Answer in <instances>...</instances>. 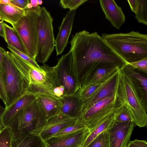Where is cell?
Returning <instances> with one entry per match:
<instances>
[{
	"label": "cell",
	"instance_id": "6da1fadb",
	"mask_svg": "<svg viewBox=\"0 0 147 147\" xmlns=\"http://www.w3.org/2000/svg\"><path fill=\"white\" fill-rule=\"evenodd\" d=\"M70 51L74 69L80 87L93 70L107 65L120 68L126 63L105 43L96 32L86 30L77 32L72 37Z\"/></svg>",
	"mask_w": 147,
	"mask_h": 147
},
{
	"label": "cell",
	"instance_id": "7a4b0ae2",
	"mask_svg": "<svg viewBox=\"0 0 147 147\" xmlns=\"http://www.w3.org/2000/svg\"><path fill=\"white\" fill-rule=\"evenodd\" d=\"M7 53L23 77L26 93L36 96L46 95L59 98L54 92L57 86L53 67L43 64L40 68H37L13 53L7 51Z\"/></svg>",
	"mask_w": 147,
	"mask_h": 147
},
{
	"label": "cell",
	"instance_id": "3957f363",
	"mask_svg": "<svg viewBox=\"0 0 147 147\" xmlns=\"http://www.w3.org/2000/svg\"><path fill=\"white\" fill-rule=\"evenodd\" d=\"M108 46L126 63L147 58V35L138 32L102 34Z\"/></svg>",
	"mask_w": 147,
	"mask_h": 147
},
{
	"label": "cell",
	"instance_id": "277c9868",
	"mask_svg": "<svg viewBox=\"0 0 147 147\" xmlns=\"http://www.w3.org/2000/svg\"><path fill=\"white\" fill-rule=\"evenodd\" d=\"M121 78L118 86L117 104L127 109L136 125L146 126L147 115L145 105L139 97L132 78L120 69Z\"/></svg>",
	"mask_w": 147,
	"mask_h": 147
},
{
	"label": "cell",
	"instance_id": "5b68a950",
	"mask_svg": "<svg viewBox=\"0 0 147 147\" xmlns=\"http://www.w3.org/2000/svg\"><path fill=\"white\" fill-rule=\"evenodd\" d=\"M53 19L50 13L41 7L37 18V45L36 61L43 64L48 61L55 47L53 25Z\"/></svg>",
	"mask_w": 147,
	"mask_h": 147
},
{
	"label": "cell",
	"instance_id": "8992f818",
	"mask_svg": "<svg viewBox=\"0 0 147 147\" xmlns=\"http://www.w3.org/2000/svg\"><path fill=\"white\" fill-rule=\"evenodd\" d=\"M3 57L1 73L6 95L5 108L26 93V87L21 72L8 55L7 51L0 47Z\"/></svg>",
	"mask_w": 147,
	"mask_h": 147
},
{
	"label": "cell",
	"instance_id": "52a82bcc",
	"mask_svg": "<svg viewBox=\"0 0 147 147\" xmlns=\"http://www.w3.org/2000/svg\"><path fill=\"white\" fill-rule=\"evenodd\" d=\"M117 92L113 96L82 108L78 118L92 132L104 120L121 108L122 106L117 104Z\"/></svg>",
	"mask_w": 147,
	"mask_h": 147
},
{
	"label": "cell",
	"instance_id": "ba28073f",
	"mask_svg": "<svg viewBox=\"0 0 147 147\" xmlns=\"http://www.w3.org/2000/svg\"><path fill=\"white\" fill-rule=\"evenodd\" d=\"M25 14L12 26L20 35L28 56L36 61L37 13L26 8Z\"/></svg>",
	"mask_w": 147,
	"mask_h": 147
},
{
	"label": "cell",
	"instance_id": "9c48e42d",
	"mask_svg": "<svg viewBox=\"0 0 147 147\" xmlns=\"http://www.w3.org/2000/svg\"><path fill=\"white\" fill-rule=\"evenodd\" d=\"M53 68L56 86L64 87L65 95L74 94L80 89L70 51L58 59Z\"/></svg>",
	"mask_w": 147,
	"mask_h": 147
},
{
	"label": "cell",
	"instance_id": "30bf717a",
	"mask_svg": "<svg viewBox=\"0 0 147 147\" xmlns=\"http://www.w3.org/2000/svg\"><path fill=\"white\" fill-rule=\"evenodd\" d=\"M78 119L68 116L61 111L56 115L37 124L28 133L39 138L43 143L62 129L75 123Z\"/></svg>",
	"mask_w": 147,
	"mask_h": 147
},
{
	"label": "cell",
	"instance_id": "8fae6325",
	"mask_svg": "<svg viewBox=\"0 0 147 147\" xmlns=\"http://www.w3.org/2000/svg\"><path fill=\"white\" fill-rule=\"evenodd\" d=\"M42 120L35 100L26 107L9 126L13 133L28 132L38 122Z\"/></svg>",
	"mask_w": 147,
	"mask_h": 147
},
{
	"label": "cell",
	"instance_id": "7c38bea8",
	"mask_svg": "<svg viewBox=\"0 0 147 147\" xmlns=\"http://www.w3.org/2000/svg\"><path fill=\"white\" fill-rule=\"evenodd\" d=\"M134 122L115 121L109 129L110 147H126L135 126Z\"/></svg>",
	"mask_w": 147,
	"mask_h": 147
},
{
	"label": "cell",
	"instance_id": "4fadbf2b",
	"mask_svg": "<svg viewBox=\"0 0 147 147\" xmlns=\"http://www.w3.org/2000/svg\"><path fill=\"white\" fill-rule=\"evenodd\" d=\"M120 68L106 80L101 88L90 98L82 102V108L108 97L114 96L117 92L121 78Z\"/></svg>",
	"mask_w": 147,
	"mask_h": 147
},
{
	"label": "cell",
	"instance_id": "5bb4252c",
	"mask_svg": "<svg viewBox=\"0 0 147 147\" xmlns=\"http://www.w3.org/2000/svg\"><path fill=\"white\" fill-rule=\"evenodd\" d=\"M36 97L33 94L26 93L7 108H5L1 117L3 127L9 126L26 107L35 100Z\"/></svg>",
	"mask_w": 147,
	"mask_h": 147
},
{
	"label": "cell",
	"instance_id": "9a60e30c",
	"mask_svg": "<svg viewBox=\"0 0 147 147\" xmlns=\"http://www.w3.org/2000/svg\"><path fill=\"white\" fill-rule=\"evenodd\" d=\"M35 101L40 115L44 121L56 115L61 112V104L60 98L41 95L36 96Z\"/></svg>",
	"mask_w": 147,
	"mask_h": 147
},
{
	"label": "cell",
	"instance_id": "2e32d148",
	"mask_svg": "<svg viewBox=\"0 0 147 147\" xmlns=\"http://www.w3.org/2000/svg\"><path fill=\"white\" fill-rule=\"evenodd\" d=\"M76 13V10H69L68 11L59 28V31L55 40V47L57 56L63 52L68 42Z\"/></svg>",
	"mask_w": 147,
	"mask_h": 147
},
{
	"label": "cell",
	"instance_id": "e0dca14e",
	"mask_svg": "<svg viewBox=\"0 0 147 147\" xmlns=\"http://www.w3.org/2000/svg\"><path fill=\"white\" fill-rule=\"evenodd\" d=\"M99 2L106 18L113 27L119 29L125 20L121 8L113 0H100Z\"/></svg>",
	"mask_w": 147,
	"mask_h": 147
},
{
	"label": "cell",
	"instance_id": "ac0fdd59",
	"mask_svg": "<svg viewBox=\"0 0 147 147\" xmlns=\"http://www.w3.org/2000/svg\"><path fill=\"white\" fill-rule=\"evenodd\" d=\"M90 133L87 128L62 140L48 141L43 143L45 147H82Z\"/></svg>",
	"mask_w": 147,
	"mask_h": 147
},
{
	"label": "cell",
	"instance_id": "d6986e66",
	"mask_svg": "<svg viewBox=\"0 0 147 147\" xmlns=\"http://www.w3.org/2000/svg\"><path fill=\"white\" fill-rule=\"evenodd\" d=\"M119 69L116 65H110L101 66L93 70L87 76L80 89L104 82Z\"/></svg>",
	"mask_w": 147,
	"mask_h": 147
},
{
	"label": "cell",
	"instance_id": "ffe728a7",
	"mask_svg": "<svg viewBox=\"0 0 147 147\" xmlns=\"http://www.w3.org/2000/svg\"><path fill=\"white\" fill-rule=\"evenodd\" d=\"M61 104V111L72 117L79 118L81 114L82 102L76 93L65 95L60 98Z\"/></svg>",
	"mask_w": 147,
	"mask_h": 147
},
{
	"label": "cell",
	"instance_id": "44dd1931",
	"mask_svg": "<svg viewBox=\"0 0 147 147\" xmlns=\"http://www.w3.org/2000/svg\"><path fill=\"white\" fill-rule=\"evenodd\" d=\"M3 25L4 38L8 46L13 47L28 56L21 38L16 30L13 27L5 23H3Z\"/></svg>",
	"mask_w": 147,
	"mask_h": 147
},
{
	"label": "cell",
	"instance_id": "7402d4cb",
	"mask_svg": "<svg viewBox=\"0 0 147 147\" xmlns=\"http://www.w3.org/2000/svg\"><path fill=\"white\" fill-rule=\"evenodd\" d=\"M25 10L7 4H0V16L1 19L12 26L25 14Z\"/></svg>",
	"mask_w": 147,
	"mask_h": 147
},
{
	"label": "cell",
	"instance_id": "603a6c76",
	"mask_svg": "<svg viewBox=\"0 0 147 147\" xmlns=\"http://www.w3.org/2000/svg\"><path fill=\"white\" fill-rule=\"evenodd\" d=\"M87 128L85 123L79 118L75 123L62 129L50 137L47 141L62 140Z\"/></svg>",
	"mask_w": 147,
	"mask_h": 147
},
{
	"label": "cell",
	"instance_id": "cb8c5ba5",
	"mask_svg": "<svg viewBox=\"0 0 147 147\" xmlns=\"http://www.w3.org/2000/svg\"><path fill=\"white\" fill-rule=\"evenodd\" d=\"M117 112L104 120L91 132L83 143L82 147H86L101 133L109 129L115 121V115Z\"/></svg>",
	"mask_w": 147,
	"mask_h": 147
},
{
	"label": "cell",
	"instance_id": "d4e9b609",
	"mask_svg": "<svg viewBox=\"0 0 147 147\" xmlns=\"http://www.w3.org/2000/svg\"><path fill=\"white\" fill-rule=\"evenodd\" d=\"M12 134L11 147H34L36 137L28 132Z\"/></svg>",
	"mask_w": 147,
	"mask_h": 147
},
{
	"label": "cell",
	"instance_id": "484cf974",
	"mask_svg": "<svg viewBox=\"0 0 147 147\" xmlns=\"http://www.w3.org/2000/svg\"><path fill=\"white\" fill-rule=\"evenodd\" d=\"M106 81L80 89L76 93L82 102H84L92 97L101 88Z\"/></svg>",
	"mask_w": 147,
	"mask_h": 147
},
{
	"label": "cell",
	"instance_id": "4316f807",
	"mask_svg": "<svg viewBox=\"0 0 147 147\" xmlns=\"http://www.w3.org/2000/svg\"><path fill=\"white\" fill-rule=\"evenodd\" d=\"M130 77L136 80L142 86L146 96L147 93V79L140 73L136 71L126 63L121 68Z\"/></svg>",
	"mask_w": 147,
	"mask_h": 147
},
{
	"label": "cell",
	"instance_id": "83f0119b",
	"mask_svg": "<svg viewBox=\"0 0 147 147\" xmlns=\"http://www.w3.org/2000/svg\"><path fill=\"white\" fill-rule=\"evenodd\" d=\"M137 5L135 13L139 23L147 25V0H137Z\"/></svg>",
	"mask_w": 147,
	"mask_h": 147
},
{
	"label": "cell",
	"instance_id": "f1b7e54d",
	"mask_svg": "<svg viewBox=\"0 0 147 147\" xmlns=\"http://www.w3.org/2000/svg\"><path fill=\"white\" fill-rule=\"evenodd\" d=\"M85 147H110L109 129L101 133Z\"/></svg>",
	"mask_w": 147,
	"mask_h": 147
},
{
	"label": "cell",
	"instance_id": "f546056e",
	"mask_svg": "<svg viewBox=\"0 0 147 147\" xmlns=\"http://www.w3.org/2000/svg\"><path fill=\"white\" fill-rule=\"evenodd\" d=\"M12 136L9 126L3 127L0 131V147H11Z\"/></svg>",
	"mask_w": 147,
	"mask_h": 147
},
{
	"label": "cell",
	"instance_id": "4dcf8cb0",
	"mask_svg": "<svg viewBox=\"0 0 147 147\" xmlns=\"http://www.w3.org/2000/svg\"><path fill=\"white\" fill-rule=\"evenodd\" d=\"M115 120L119 122H134V119L129 112L126 108L123 106L116 114Z\"/></svg>",
	"mask_w": 147,
	"mask_h": 147
},
{
	"label": "cell",
	"instance_id": "1f68e13d",
	"mask_svg": "<svg viewBox=\"0 0 147 147\" xmlns=\"http://www.w3.org/2000/svg\"><path fill=\"white\" fill-rule=\"evenodd\" d=\"M88 1V0H61L60 3L63 8H68L70 11L76 10L82 4Z\"/></svg>",
	"mask_w": 147,
	"mask_h": 147
},
{
	"label": "cell",
	"instance_id": "d6a6232c",
	"mask_svg": "<svg viewBox=\"0 0 147 147\" xmlns=\"http://www.w3.org/2000/svg\"><path fill=\"white\" fill-rule=\"evenodd\" d=\"M7 48L20 58L28 62L34 67L37 68H40V66L38 64L36 61L30 58L28 55L24 54L19 51L10 46H8Z\"/></svg>",
	"mask_w": 147,
	"mask_h": 147
},
{
	"label": "cell",
	"instance_id": "836d02e7",
	"mask_svg": "<svg viewBox=\"0 0 147 147\" xmlns=\"http://www.w3.org/2000/svg\"><path fill=\"white\" fill-rule=\"evenodd\" d=\"M126 63L134 69L147 74V58L135 62Z\"/></svg>",
	"mask_w": 147,
	"mask_h": 147
},
{
	"label": "cell",
	"instance_id": "e575fe53",
	"mask_svg": "<svg viewBox=\"0 0 147 147\" xmlns=\"http://www.w3.org/2000/svg\"><path fill=\"white\" fill-rule=\"evenodd\" d=\"M126 147H147V142L145 140L136 139L130 141Z\"/></svg>",
	"mask_w": 147,
	"mask_h": 147
},
{
	"label": "cell",
	"instance_id": "d590c367",
	"mask_svg": "<svg viewBox=\"0 0 147 147\" xmlns=\"http://www.w3.org/2000/svg\"><path fill=\"white\" fill-rule=\"evenodd\" d=\"M0 99L5 104L6 102V95L4 84L2 75L0 72Z\"/></svg>",
	"mask_w": 147,
	"mask_h": 147
},
{
	"label": "cell",
	"instance_id": "8d00e7d4",
	"mask_svg": "<svg viewBox=\"0 0 147 147\" xmlns=\"http://www.w3.org/2000/svg\"><path fill=\"white\" fill-rule=\"evenodd\" d=\"M29 1V0H11V2L16 7L24 10L26 8Z\"/></svg>",
	"mask_w": 147,
	"mask_h": 147
},
{
	"label": "cell",
	"instance_id": "74e56055",
	"mask_svg": "<svg viewBox=\"0 0 147 147\" xmlns=\"http://www.w3.org/2000/svg\"><path fill=\"white\" fill-rule=\"evenodd\" d=\"M37 1V0H30V2L31 4L32 7L31 9H29L34 10L37 13L39 11L41 8V7L38 5Z\"/></svg>",
	"mask_w": 147,
	"mask_h": 147
},
{
	"label": "cell",
	"instance_id": "f35d334b",
	"mask_svg": "<svg viewBox=\"0 0 147 147\" xmlns=\"http://www.w3.org/2000/svg\"><path fill=\"white\" fill-rule=\"evenodd\" d=\"M127 1L132 12L135 13L137 5V0H128Z\"/></svg>",
	"mask_w": 147,
	"mask_h": 147
},
{
	"label": "cell",
	"instance_id": "ab89813d",
	"mask_svg": "<svg viewBox=\"0 0 147 147\" xmlns=\"http://www.w3.org/2000/svg\"><path fill=\"white\" fill-rule=\"evenodd\" d=\"M3 21L1 18H0V36L4 38V31L3 27Z\"/></svg>",
	"mask_w": 147,
	"mask_h": 147
},
{
	"label": "cell",
	"instance_id": "60d3db41",
	"mask_svg": "<svg viewBox=\"0 0 147 147\" xmlns=\"http://www.w3.org/2000/svg\"><path fill=\"white\" fill-rule=\"evenodd\" d=\"M5 108H4L0 106V131L3 127L2 125L1 121V117L5 110Z\"/></svg>",
	"mask_w": 147,
	"mask_h": 147
},
{
	"label": "cell",
	"instance_id": "b9f144b4",
	"mask_svg": "<svg viewBox=\"0 0 147 147\" xmlns=\"http://www.w3.org/2000/svg\"><path fill=\"white\" fill-rule=\"evenodd\" d=\"M7 4L16 6L11 2V0H1L0 4Z\"/></svg>",
	"mask_w": 147,
	"mask_h": 147
},
{
	"label": "cell",
	"instance_id": "7bdbcfd3",
	"mask_svg": "<svg viewBox=\"0 0 147 147\" xmlns=\"http://www.w3.org/2000/svg\"><path fill=\"white\" fill-rule=\"evenodd\" d=\"M3 57L1 52L0 50V72L1 73L3 71L2 67Z\"/></svg>",
	"mask_w": 147,
	"mask_h": 147
},
{
	"label": "cell",
	"instance_id": "ee69618b",
	"mask_svg": "<svg viewBox=\"0 0 147 147\" xmlns=\"http://www.w3.org/2000/svg\"><path fill=\"white\" fill-rule=\"evenodd\" d=\"M42 3V1L40 0H38L37 4L38 5H40Z\"/></svg>",
	"mask_w": 147,
	"mask_h": 147
},
{
	"label": "cell",
	"instance_id": "f6af8a7d",
	"mask_svg": "<svg viewBox=\"0 0 147 147\" xmlns=\"http://www.w3.org/2000/svg\"><path fill=\"white\" fill-rule=\"evenodd\" d=\"M0 18H1V17L0 16Z\"/></svg>",
	"mask_w": 147,
	"mask_h": 147
},
{
	"label": "cell",
	"instance_id": "bcb514c9",
	"mask_svg": "<svg viewBox=\"0 0 147 147\" xmlns=\"http://www.w3.org/2000/svg\"></svg>",
	"mask_w": 147,
	"mask_h": 147
},
{
	"label": "cell",
	"instance_id": "7dc6e473",
	"mask_svg": "<svg viewBox=\"0 0 147 147\" xmlns=\"http://www.w3.org/2000/svg\"></svg>",
	"mask_w": 147,
	"mask_h": 147
},
{
	"label": "cell",
	"instance_id": "c3c4849f",
	"mask_svg": "<svg viewBox=\"0 0 147 147\" xmlns=\"http://www.w3.org/2000/svg\"></svg>",
	"mask_w": 147,
	"mask_h": 147
}]
</instances>
